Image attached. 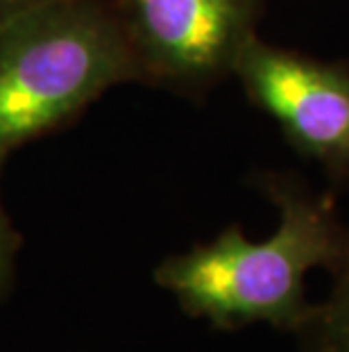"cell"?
<instances>
[{
    "label": "cell",
    "mask_w": 349,
    "mask_h": 352,
    "mask_svg": "<svg viewBox=\"0 0 349 352\" xmlns=\"http://www.w3.org/2000/svg\"><path fill=\"white\" fill-rule=\"evenodd\" d=\"M256 184L277 209L270 236L254 241L232 223L209 241L163 257L152 280L182 314L215 332L268 325L295 336L313 309L306 275L315 268L333 275L343 266L349 228L331 191L293 173H263Z\"/></svg>",
    "instance_id": "obj_1"
},
{
    "label": "cell",
    "mask_w": 349,
    "mask_h": 352,
    "mask_svg": "<svg viewBox=\"0 0 349 352\" xmlns=\"http://www.w3.org/2000/svg\"><path fill=\"white\" fill-rule=\"evenodd\" d=\"M143 78L123 12L41 0L0 16V162L98 96Z\"/></svg>",
    "instance_id": "obj_2"
},
{
    "label": "cell",
    "mask_w": 349,
    "mask_h": 352,
    "mask_svg": "<svg viewBox=\"0 0 349 352\" xmlns=\"http://www.w3.org/2000/svg\"><path fill=\"white\" fill-rule=\"evenodd\" d=\"M232 76L254 107L268 114L288 146L315 164L331 186L349 184V69L254 34Z\"/></svg>",
    "instance_id": "obj_3"
},
{
    "label": "cell",
    "mask_w": 349,
    "mask_h": 352,
    "mask_svg": "<svg viewBox=\"0 0 349 352\" xmlns=\"http://www.w3.org/2000/svg\"><path fill=\"white\" fill-rule=\"evenodd\" d=\"M265 0H125L123 19L141 73L182 94L232 76L256 34Z\"/></svg>",
    "instance_id": "obj_4"
},
{
    "label": "cell",
    "mask_w": 349,
    "mask_h": 352,
    "mask_svg": "<svg viewBox=\"0 0 349 352\" xmlns=\"http://www.w3.org/2000/svg\"><path fill=\"white\" fill-rule=\"evenodd\" d=\"M331 277L329 296L313 302L306 323L295 334L302 352H349V254Z\"/></svg>",
    "instance_id": "obj_5"
},
{
    "label": "cell",
    "mask_w": 349,
    "mask_h": 352,
    "mask_svg": "<svg viewBox=\"0 0 349 352\" xmlns=\"http://www.w3.org/2000/svg\"><path fill=\"white\" fill-rule=\"evenodd\" d=\"M3 166V162H0ZM21 239L14 230L10 216H7L3 200H0V302L7 296L14 280V268H16V254H19Z\"/></svg>",
    "instance_id": "obj_6"
},
{
    "label": "cell",
    "mask_w": 349,
    "mask_h": 352,
    "mask_svg": "<svg viewBox=\"0 0 349 352\" xmlns=\"http://www.w3.org/2000/svg\"><path fill=\"white\" fill-rule=\"evenodd\" d=\"M34 3H41V0H0V16L14 12V10H21V7L34 5Z\"/></svg>",
    "instance_id": "obj_7"
}]
</instances>
